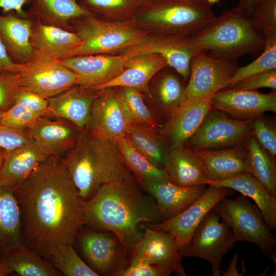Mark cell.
Returning a JSON list of instances; mask_svg holds the SVG:
<instances>
[{"label": "cell", "mask_w": 276, "mask_h": 276, "mask_svg": "<svg viewBox=\"0 0 276 276\" xmlns=\"http://www.w3.org/2000/svg\"><path fill=\"white\" fill-rule=\"evenodd\" d=\"M231 88L244 90L269 88L272 90H276V68L250 75L239 81Z\"/></svg>", "instance_id": "46"}, {"label": "cell", "mask_w": 276, "mask_h": 276, "mask_svg": "<svg viewBox=\"0 0 276 276\" xmlns=\"http://www.w3.org/2000/svg\"><path fill=\"white\" fill-rule=\"evenodd\" d=\"M167 66L166 59L157 54L133 56L126 59L124 71L117 77L93 89L129 87L146 94L151 80Z\"/></svg>", "instance_id": "25"}, {"label": "cell", "mask_w": 276, "mask_h": 276, "mask_svg": "<svg viewBox=\"0 0 276 276\" xmlns=\"http://www.w3.org/2000/svg\"><path fill=\"white\" fill-rule=\"evenodd\" d=\"M31 0H0V9L2 14L14 11L18 15L29 17L28 11L24 9L25 5H29Z\"/></svg>", "instance_id": "49"}, {"label": "cell", "mask_w": 276, "mask_h": 276, "mask_svg": "<svg viewBox=\"0 0 276 276\" xmlns=\"http://www.w3.org/2000/svg\"><path fill=\"white\" fill-rule=\"evenodd\" d=\"M114 142L125 166L141 183L169 180L165 169L137 150L125 136L116 138Z\"/></svg>", "instance_id": "33"}, {"label": "cell", "mask_w": 276, "mask_h": 276, "mask_svg": "<svg viewBox=\"0 0 276 276\" xmlns=\"http://www.w3.org/2000/svg\"><path fill=\"white\" fill-rule=\"evenodd\" d=\"M163 168L174 183L182 186L206 185L201 162L194 151L185 145L166 148Z\"/></svg>", "instance_id": "30"}, {"label": "cell", "mask_w": 276, "mask_h": 276, "mask_svg": "<svg viewBox=\"0 0 276 276\" xmlns=\"http://www.w3.org/2000/svg\"><path fill=\"white\" fill-rule=\"evenodd\" d=\"M155 199L163 219H170L180 214L206 190V185L182 186L169 180L141 183Z\"/></svg>", "instance_id": "22"}, {"label": "cell", "mask_w": 276, "mask_h": 276, "mask_svg": "<svg viewBox=\"0 0 276 276\" xmlns=\"http://www.w3.org/2000/svg\"><path fill=\"white\" fill-rule=\"evenodd\" d=\"M211 109L222 111L236 119L252 121L266 111L276 113V91L265 94L257 90L225 88L212 97Z\"/></svg>", "instance_id": "15"}, {"label": "cell", "mask_w": 276, "mask_h": 276, "mask_svg": "<svg viewBox=\"0 0 276 276\" xmlns=\"http://www.w3.org/2000/svg\"><path fill=\"white\" fill-rule=\"evenodd\" d=\"M7 150L0 147V171L6 154Z\"/></svg>", "instance_id": "54"}, {"label": "cell", "mask_w": 276, "mask_h": 276, "mask_svg": "<svg viewBox=\"0 0 276 276\" xmlns=\"http://www.w3.org/2000/svg\"><path fill=\"white\" fill-rule=\"evenodd\" d=\"M257 0H239L236 7L246 15L250 17L252 6Z\"/></svg>", "instance_id": "52"}, {"label": "cell", "mask_w": 276, "mask_h": 276, "mask_svg": "<svg viewBox=\"0 0 276 276\" xmlns=\"http://www.w3.org/2000/svg\"><path fill=\"white\" fill-rule=\"evenodd\" d=\"M252 121L236 119L222 111L211 109L185 146L195 151L218 149L246 143L251 135Z\"/></svg>", "instance_id": "11"}, {"label": "cell", "mask_w": 276, "mask_h": 276, "mask_svg": "<svg viewBox=\"0 0 276 276\" xmlns=\"http://www.w3.org/2000/svg\"><path fill=\"white\" fill-rule=\"evenodd\" d=\"M77 1H78L79 0H77Z\"/></svg>", "instance_id": "56"}, {"label": "cell", "mask_w": 276, "mask_h": 276, "mask_svg": "<svg viewBox=\"0 0 276 276\" xmlns=\"http://www.w3.org/2000/svg\"><path fill=\"white\" fill-rule=\"evenodd\" d=\"M251 134L260 146L276 160V122L275 118L263 114L252 121Z\"/></svg>", "instance_id": "41"}, {"label": "cell", "mask_w": 276, "mask_h": 276, "mask_svg": "<svg viewBox=\"0 0 276 276\" xmlns=\"http://www.w3.org/2000/svg\"><path fill=\"white\" fill-rule=\"evenodd\" d=\"M29 5L27 11L30 17L70 31L76 20L91 14L77 0H31Z\"/></svg>", "instance_id": "32"}, {"label": "cell", "mask_w": 276, "mask_h": 276, "mask_svg": "<svg viewBox=\"0 0 276 276\" xmlns=\"http://www.w3.org/2000/svg\"><path fill=\"white\" fill-rule=\"evenodd\" d=\"M128 125L117 88L102 89L93 104L87 131L114 141L125 136Z\"/></svg>", "instance_id": "20"}, {"label": "cell", "mask_w": 276, "mask_h": 276, "mask_svg": "<svg viewBox=\"0 0 276 276\" xmlns=\"http://www.w3.org/2000/svg\"><path fill=\"white\" fill-rule=\"evenodd\" d=\"M231 229L237 242L257 245L262 253L275 262V236L265 223L257 206L243 195L223 198L213 208Z\"/></svg>", "instance_id": "7"}, {"label": "cell", "mask_w": 276, "mask_h": 276, "mask_svg": "<svg viewBox=\"0 0 276 276\" xmlns=\"http://www.w3.org/2000/svg\"><path fill=\"white\" fill-rule=\"evenodd\" d=\"M234 194L232 189L209 186L202 195L175 217L150 227L166 231L174 238L181 253L189 244L196 228L208 213L223 198Z\"/></svg>", "instance_id": "13"}, {"label": "cell", "mask_w": 276, "mask_h": 276, "mask_svg": "<svg viewBox=\"0 0 276 276\" xmlns=\"http://www.w3.org/2000/svg\"><path fill=\"white\" fill-rule=\"evenodd\" d=\"M50 259L54 267L66 276L99 275L81 259L72 245L60 246Z\"/></svg>", "instance_id": "40"}, {"label": "cell", "mask_w": 276, "mask_h": 276, "mask_svg": "<svg viewBox=\"0 0 276 276\" xmlns=\"http://www.w3.org/2000/svg\"><path fill=\"white\" fill-rule=\"evenodd\" d=\"M13 190L24 245L50 259L60 246L74 244L86 224L83 201L60 157H49Z\"/></svg>", "instance_id": "1"}, {"label": "cell", "mask_w": 276, "mask_h": 276, "mask_svg": "<svg viewBox=\"0 0 276 276\" xmlns=\"http://www.w3.org/2000/svg\"><path fill=\"white\" fill-rule=\"evenodd\" d=\"M61 160L83 201L103 185L123 179L128 171L114 141L88 131Z\"/></svg>", "instance_id": "3"}, {"label": "cell", "mask_w": 276, "mask_h": 276, "mask_svg": "<svg viewBox=\"0 0 276 276\" xmlns=\"http://www.w3.org/2000/svg\"><path fill=\"white\" fill-rule=\"evenodd\" d=\"M188 41L194 53L238 60L263 50L265 39L252 18L236 7L215 17L201 30L188 37Z\"/></svg>", "instance_id": "4"}, {"label": "cell", "mask_w": 276, "mask_h": 276, "mask_svg": "<svg viewBox=\"0 0 276 276\" xmlns=\"http://www.w3.org/2000/svg\"><path fill=\"white\" fill-rule=\"evenodd\" d=\"M171 273L166 269L145 262L129 264L115 276H169Z\"/></svg>", "instance_id": "48"}, {"label": "cell", "mask_w": 276, "mask_h": 276, "mask_svg": "<svg viewBox=\"0 0 276 276\" xmlns=\"http://www.w3.org/2000/svg\"><path fill=\"white\" fill-rule=\"evenodd\" d=\"M15 103L19 104L42 117H49L48 99L37 94L21 88Z\"/></svg>", "instance_id": "47"}, {"label": "cell", "mask_w": 276, "mask_h": 276, "mask_svg": "<svg viewBox=\"0 0 276 276\" xmlns=\"http://www.w3.org/2000/svg\"><path fill=\"white\" fill-rule=\"evenodd\" d=\"M212 6L218 3L220 0H204Z\"/></svg>", "instance_id": "55"}, {"label": "cell", "mask_w": 276, "mask_h": 276, "mask_svg": "<svg viewBox=\"0 0 276 276\" xmlns=\"http://www.w3.org/2000/svg\"><path fill=\"white\" fill-rule=\"evenodd\" d=\"M206 185L229 188L250 198L255 201L270 229L276 228V196L271 195L250 172H243L224 180L208 181Z\"/></svg>", "instance_id": "29"}, {"label": "cell", "mask_w": 276, "mask_h": 276, "mask_svg": "<svg viewBox=\"0 0 276 276\" xmlns=\"http://www.w3.org/2000/svg\"><path fill=\"white\" fill-rule=\"evenodd\" d=\"M146 0H79L86 11L102 18L111 21H123L134 18Z\"/></svg>", "instance_id": "37"}, {"label": "cell", "mask_w": 276, "mask_h": 276, "mask_svg": "<svg viewBox=\"0 0 276 276\" xmlns=\"http://www.w3.org/2000/svg\"></svg>", "instance_id": "57"}, {"label": "cell", "mask_w": 276, "mask_h": 276, "mask_svg": "<svg viewBox=\"0 0 276 276\" xmlns=\"http://www.w3.org/2000/svg\"><path fill=\"white\" fill-rule=\"evenodd\" d=\"M16 64L10 58L4 44L0 39V72L4 71H12Z\"/></svg>", "instance_id": "50"}, {"label": "cell", "mask_w": 276, "mask_h": 276, "mask_svg": "<svg viewBox=\"0 0 276 276\" xmlns=\"http://www.w3.org/2000/svg\"><path fill=\"white\" fill-rule=\"evenodd\" d=\"M86 224L114 234L129 252L142 233V223L163 221L154 198L143 193L128 170L124 178L101 186L83 201Z\"/></svg>", "instance_id": "2"}, {"label": "cell", "mask_w": 276, "mask_h": 276, "mask_svg": "<svg viewBox=\"0 0 276 276\" xmlns=\"http://www.w3.org/2000/svg\"><path fill=\"white\" fill-rule=\"evenodd\" d=\"M188 38L148 34L143 41L125 50L121 54L127 58L143 54H159L166 59L170 67L186 81L189 77L190 63L194 54L189 45Z\"/></svg>", "instance_id": "16"}, {"label": "cell", "mask_w": 276, "mask_h": 276, "mask_svg": "<svg viewBox=\"0 0 276 276\" xmlns=\"http://www.w3.org/2000/svg\"><path fill=\"white\" fill-rule=\"evenodd\" d=\"M236 242L230 227L213 209L199 224L181 255L207 261L211 265L212 275L221 276L222 259Z\"/></svg>", "instance_id": "10"}, {"label": "cell", "mask_w": 276, "mask_h": 276, "mask_svg": "<svg viewBox=\"0 0 276 276\" xmlns=\"http://www.w3.org/2000/svg\"><path fill=\"white\" fill-rule=\"evenodd\" d=\"M122 54H94L73 56L58 60L75 73L78 85L94 88L115 78L125 68Z\"/></svg>", "instance_id": "18"}, {"label": "cell", "mask_w": 276, "mask_h": 276, "mask_svg": "<svg viewBox=\"0 0 276 276\" xmlns=\"http://www.w3.org/2000/svg\"><path fill=\"white\" fill-rule=\"evenodd\" d=\"M101 90L74 85L48 99V117L68 120L84 132L88 129L93 104Z\"/></svg>", "instance_id": "21"}, {"label": "cell", "mask_w": 276, "mask_h": 276, "mask_svg": "<svg viewBox=\"0 0 276 276\" xmlns=\"http://www.w3.org/2000/svg\"><path fill=\"white\" fill-rule=\"evenodd\" d=\"M116 88L129 124H139L158 129L159 124L146 105L143 93L132 88Z\"/></svg>", "instance_id": "38"}, {"label": "cell", "mask_w": 276, "mask_h": 276, "mask_svg": "<svg viewBox=\"0 0 276 276\" xmlns=\"http://www.w3.org/2000/svg\"><path fill=\"white\" fill-rule=\"evenodd\" d=\"M247 161L251 173L268 190L276 196V163L264 150L257 140L250 135L246 142Z\"/></svg>", "instance_id": "36"}, {"label": "cell", "mask_w": 276, "mask_h": 276, "mask_svg": "<svg viewBox=\"0 0 276 276\" xmlns=\"http://www.w3.org/2000/svg\"><path fill=\"white\" fill-rule=\"evenodd\" d=\"M129 253V264L147 263L163 267L171 273L186 275L181 263L182 257L176 241L166 231L149 226L142 233Z\"/></svg>", "instance_id": "14"}, {"label": "cell", "mask_w": 276, "mask_h": 276, "mask_svg": "<svg viewBox=\"0 0 276 276\" xmlns=\"http://www.w3.org/2000/svg\"><path fill=\"white\" fill-rule=\"evenodd\" d=\"M11 271L21 276L61 275L46 259L22 245L11 250L4 258Z\"/></svg>", "instance_id": "34"}, {"label": "cell", "mask_w": 276, "mask_h": 276, "mask_svg": "<svg viewBox=\"0 0 276 276\" xmlns=\"http://www.w3.org/2000/svg\"><path fill=\"white\" fill-rule=\"evenodd\" d=\"M11 271L7 265V264L3 259L0 260V276H5L11 273Z\"/></svg>", "instance_id": "53"}, {"label": "cell", "mask_w": 276, "mask_h": 276, "mask_svg": "<svg viewBox=\"0 0 276 276\" xmlns=\"http://www.w3.org/2000/svg\"><path fill=\"white\" fill-rule=\"evenodd\" d=\"M21 88L49 99L78 85L77 75L55 60L37 52L12 71Z\"/></svg>", "instance_id": "8"}, {"label": "cell", "mask_w": 276, "mask_h": 276, "mask_svg": "<svg viewBox=\"0 0 276 276\" xmlns=\"http://www.w3.org/2000/svg\"><path fill=\"white\" fill-rule=\"evenodd\" d=\"M49 157L32 140L7 151L0 171V183L15 188L25 181Z\"/></svg>", "instance_id": "26"}, {"label": "cell", "mask_w": 276, "mask_h": 276, "mask_svg": "<svg viewBox=\"0 0 276 276\" xmlns=\"http://www.w3.org/2000/svg\"><path fill=\"white\" fill-rule=\"evenodd\" d=\"M237 60L214 58L205 53L195 52L190 63L185 100L211 99L216 93L228 87L238 67Z\"/></svg>", "instance_id": "9"}, {"label": "cell", "mask_w": 276, "mask_h": 276, "mask_svg": "<svg viewBox=\"0 0 276 276\" xmlns=\"http://www.w3.org/2000/svg\"><path fill=\"white\" fill-rule=\"evenodd\" d=\"M250 17L262 32L276 29V0H257Z\"/></svg>", "instance_id": "43"}, {"label": "cell", "mask_w": 276, "mask_h": 276, "mask_svg": "<svg viewBox=\"0 0 276 276\" xmlns=\"http://www.w3.org/2000/svg\"><path fill=\"white\" fill-rule=\"evenodd\" d=\"M165 68L158 74L151 88L146 93L151 99L154 117L158 120L167 121L185 101L186 86L183 78L175 71ZM162 123V124H163Z\"/></svg>", "instance_id": "28"}, {"label": "cell", "mask_w": 276, "mask_h": 276, "mask_svg": "<svg viewBox=\"0 0 276 276\" xmlns=\"http://www.w3.org/2000/svg\"><path fill=\"white\" fill-rule=\"evenodd\" d=\"M41 117L42 116L40 114L15 103L9 109L3 112L2 122L5 125L13 128L27 129Z\"/></svg>", "instance_id": "42"}, {"label": "cell", "mask_w": 276, "mask_h": 276, "mask_svg": "<svg viewBox=\"0 0 276 276\" xmlns=\"http://www.w3.org/2000/svg\"><path fill=\"white\" fill-rule=\"evenodd\" d=\"M76 239L82 254L99 275L115 276L128 265V250L110 232L80 229Z\"/></svg>", "instance_id": "12"}, {"label": "cell", "mask_w": 276, "mask_h": 276, "mask_svg": "<svg viewBox=\"0 0 276 276\" xmlns=\"http://www.w3.org/2000/svg\"><path fill=\"white\" fill-rule=\"evenodd\" d=\"M32 26L30 16L24 17L14 11L0 14V39L16 64L27 62L37 53L30 42Z\"/></svg>", "instance_id": "27"}, {"label": "cell", "mask_w": 276, "mask_h": 276, "mask_svg": "<svg viewBox=\"0 0 276 276\" xmlns=\"http://www.w3.org/2000/svg\"><path fill=\"white\" fill-rule=\"evenodd\" d=\"M193 151L202 164L207 181L224 180L243 172H250L246 143L227 148Z\"/></svg>", "instance_id": "23"}, {"label": "cell", "mask_w": 276, "mask_h": 276, "mask_svg": "<svg viewBox=\"0 0 276 276\" xmlns=\"http://www.w3.org/2000/svg\"><path fill=\"white\" fill-rule=\"evenodd\" d=\"M211 109V99L185 101L157 129L166 148L185 145Z\"/></svg>", "instance_id": "17"}, {"label": "cell", "mask_w": 276, "mask_h": 276, "mask_svg": "<svg viewBox=\"0 0 276 276\" xmlns=\"http://www.w3.org/2000/svg\"><path fill=\"white\" fill-rule=\"evenodd\" d=\"M72 31L82 41L74 56L94 54H116L137 45L148 35L134 18L111 21L90 14L76 20Z\"/></svg>", "instance_id": "6"}, {"label": "cell", "mask_w": 276, "mask_h": 276, "mask_svg": "<svg viewBox=\"0 0 276 276\" xmlns=\"http://www.w3.org/2000/svg\"><path fill=\"white\" fill-rule=\"evenodd\" d=\"M32 140L50 156L60 157L74 148L83 132L72 122L60 118H39L28 129Z\"/></svg>", "instance_id": "19"}, {"label": "cell", "mask_w": 276, "mask_h": 276, "mask_svg": "<svg viewBox=\"0 0 276 276\" xmlns=\"http://www.w3.org/2000/svg\"><path fill=\"white\" fill-rule=\"evenodd\" d=\"M30 42L37 52L58 60L74 56L82 44L75 32L33 18Z\"/></svg>", "instance_id": "24"}, {"label": "cell", "mask_w": 276, "mask_h": 276, "mask_svg": "<svg viewBox=\"0 0 276 276\" xmlns=\"http://www.w3.org/2000/svg\"><path fill=\"white\" fill-rule=\"evenodd\" d=\"M263 33L265 42L262 54L250 63L238 67L228 88L250 75L276 68V29L266 30Z\"/></svg>", "instance_id": "39"}, {"label": "cell", "mask_w": 276, "mask_h": 276, "mask_svg": "<svg viewBox=\"0 0 276 276\" xmlns=\"http://www.w3.org/2000/svg\"><path fill=\"white\" fill-rule=\"evenodd\" d=\"M22 245L21 212L14 191L0 183V260Z\"/></svg>", "instance_id": "31"}, {"label": "cell", "mask_w": 276, "mask_h": 276, "mask_svg": "<svg viewBox=\"0 0 276 276\" xmlns=\"http://www.w3.org/2000/svg\"><path fill=\"white\" fill-rule=\"evenodd\" d=\"M215 17L204 0H146L134 19L148 34L190 37Z\"/></svg>", "instance_id": "5"}, {"label": "cell", "mask_w": 276, "mask_h": 276, "mask_svg": "<svg viewBox=\"0 0 276 276\" xmlns=\"http://www.w3.org/2000/svg\"><path fill=\"white\" fill-rule=\"evenodd\" d=\"M3 113L0 110V147L9 151L32 140L28 129L13 128L3 124Z\"/></svg>", "instance_id": "45"}, {"label": "cell", "mask_w": 276, "mask_h": 276, "mask_svg": "<svg viewBox=\"0 0 276 276\" xmlns=\"http://www.w3.org/2000/svg\"><path fill=\"white\" fill-rule=\"evenodd\" d=\"M239 257L237 254H235L233 257L226 271L221 270V275L224 276H240L243 275L242 274L238 272L237 264Z\"/></svg>", "instance_id": "51"}, {"label": "cell", "mask_w": 276, "mask_h": 276, "mask_svg": "<svg viewBox=\"0 0 276 276\" xmlns=\"http://www.w3.org/2000/svg\"><path fill=\"white\" fill-rule=\"evenodd\" d=\"M20 89L13 72H0L1 111L4 112L13 105Z\"/></svg>", "instance_id": "44"}, {"label": "cell", "mask_w": 276, "mask_h": 276, "mask_svg": "<svg viewBox=\"0 0 276 276\" xmlns=\"http://www.w3.org/2000/svg\"><path fill=\"white\" fill-rule=\"evenodd\" d=\"M125 136L155 165L163 168L166 148L160 139L157 129L144 125L130 124Z\"/></svg>", "instance_id": "35"}]
</instances>
